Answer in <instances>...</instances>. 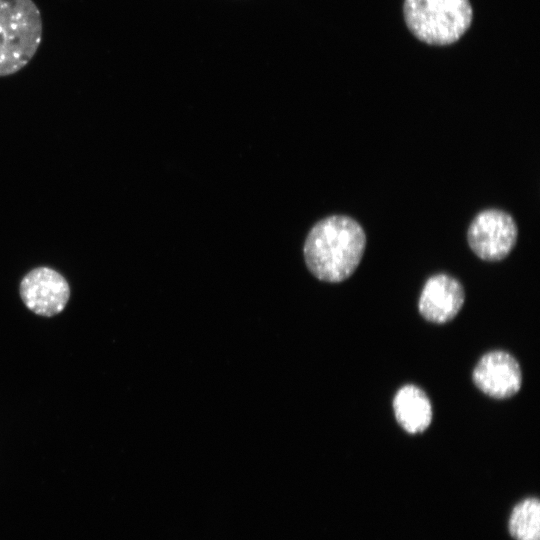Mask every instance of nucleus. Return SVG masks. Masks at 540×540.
I'll use <instances>...</instances> for the list:
<instances>
[{
  "label": "nucleus",
  "instance_id": "423d86ee",
  "mask_svg": "<svg viewBox=\"0 0 540 540\" xmlns=\"http://www.w3.org/2000/svg\"><path fill=\"white\" fill-rule=\"evenodd\" d=\"M474 384L484 394L505 399L515 395L522 384L517 360L505 351H491L481 357L472 374Z\"/></svg>",
  "mask_w": 540,
  "mask_h": 540
},
{
  "label": "nucleus",
  "instance_id": "20e7f679",
  "mask_svg": "<svg viewBox=\"0 0 540 540\" xmlns=\"http://www.w3.org/2000/svg\"><path fill=\"white\" fill-rule=\"evenodd\" d=\"M517 235V225L510 214L499 209H486L470 223L467 239L471 250L480 259L495 262L508 256Z\"/></svg>",
  "mask_w": 540,
  "mask_h": 540
},
{
  "label": "nucleus",
  "instance_id": "1a4fd4ad",
  "mask_svg": "<svg viewBox=\"0 0 540 540\" xmlns=\"http://www.w3.org/2000/svg\"><path fill=\"white\" fill-rule=\"evenodd\" d=\"M508 532L514 540H540V502L537 497H527L513 506Z\"/></svg>",
  "mask_w": 540,
  "mask_h": 540
},
{
  "label": "nucleus",
  "instance_id": "f03ea898",
  "mask_svg": "<svg viewBox=\"0 0 540 540\" xmlns=\"http://www.w3.org/2000/svg\"><path fill=\"white\" fill-rule=\"evenodd\" d=\"M42 38V18L32 0H0V77L33 58Z\"/></svg>",
  "mask_w": 540,
  "mask_h": 540
},
{
  "label": "nucleus",
  "instance_id": "6e6552de",
  "mask_svg": "<svg viewBox=\"0 0 540 540\" xmlns=\"http://www.w3.org/2000/svg\"><path fill=\"white\" fill-rule=\"evenodd\" d=\"M393 410L399 425L411 434L423 432L432 420L430 400L425 392L415 385H405L397 391Z\"/></svg>",
  "mask_w": 540,
  "mask_h": 540
},
{
  "label": "nucleus",
  "instance_id": "f257e3e1",
  "mask_svg": "<svg viewBox=\"0 0 540 540\" xmlns=\"http://www.w3.org/2000/svg\"><path fill=\"white\" fill-rule=\"evenodd\" d=\"M366 246V234L353 218L333 215L318 221L309 231L303 254L310 272L331 283L350 277Z\"/></svg>",
  "mask_w": 540,
  "mask_h": 540
},
{
  "label": "nucleus",
  "instance_id": "39448f33",
  "mask_svg": "<svg viewBox=\"0 0 540 540\" xmlns=\"http://www.w3.org/2000/svg\"><path fill=\"white\" fill-rule=\"evenodd\" d=\"M19 293L30 311L39 316L53 317L66 307L70 287L63 275L42 266L32 269L22 278Z\"/></svg>",
  "mask_w": 540,
  "mask_h": 540
},
{
  "label": "nucleus",
  "instance_id": "0eeeda50",
  "mask_svg": "<svg viewBox=\"0 0 540 540\" xmlns=\"http://www.w3.org/2000/svg\"><path fill=\"white\" fill-rule=\"evenodd\" d=\"M465 292L461 283L447 274L428 278L420 294L418 308L428 321L445 323L452 320L464 304Z\"/></svg>",
  "mask_w": 540,
  "mask_h": 540
},
{
  "label": "nucleus",
  "instance_id": "7ed1b4c3",
  "mask_svg": "<svg viewBox=\"0 0 540 540\" xmlns=\"http://www.w3.org/2000/svg\"><path fill=\"white\" fill-rule=\"evenodd\" d=\"M403 13L417 39L437 46L456 42L473 17L469 0H404Z\"/></svg>",
  "mask_w": 540,
  "mask_h": 540
}]
</instances>
